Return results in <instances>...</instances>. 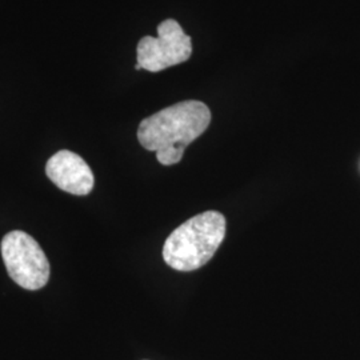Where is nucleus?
<instances>
[{
  "instance_id": "obj_1",
  "label": "nucleus",
  "mask_w": 360,
  "mask_h": 360,
  "mask_svg": "<svg viewBox=\"0 0 360 360\" xmlns=\"http://www.w3.org/2000/svg\"><path fill=\"white\" fill-rule=\"evenodd\" d=\"M210 123L211 111L206 104L186 101L143 119L138 141L147 151L156 153L160 165L174 166L183 159L187 146L206 132Z\"/></svg>"
},
{
  "instance_id": "obj_2",
  "label": "nucleus",
  "mask_w": 360,
  "mask_h": 360,
  "mask_svg": "<svg viewBox=\"0 0 360 360\" xmlns=\"http://www.w3.org/2000/svg\"><path fill=\"white\" fill-rule=\"evenodd\" d=\"M226 236V218L207 211L188 219L172 231L163 247V259L171 269L195 271L215 255Z\"/></svg>"
},
{
  "instance_id": "obj_3",
  "label": "nucleus",
  "mask_w": 360,
  "mask_h": 360,
  "mask_svg": "<svg viewBox=\"0 0 360 360\" xmlns=\"http://www.w3.org/2000/svg\"><path fill=\"white\" fill-rule=\"evenodd\" d=\"M1 257L13 282L37 291L50 279V263L38 242L23 231L7 233L1 240Z\"/></svg>"
},
{
  "instance_id": "obj_4",
  "label": "nucleus",
  "mask_w": 360,
  "mask_h": 360,
  "mask_svg": "<svg viewBox=\"0 0 360 360\" xmlns=\"http://www.w3.org/2000/svg\"><path fill=\"white\" fill-rule=\"evenodd\" d=\"M191 53L193 39L174 19L162 22L158 26V38L144 37L136 49L138 65L154 74L187 62Z\"/></svg>"
},
{
  "instance_id": "obj_5",
  "label": "nucleus",
  "mask_w": 360,
  "mask_h": 360,
  "mask_svg": "<svg viewBox=\"0 0 360 360\" xmlns=\"http://www.w3.org/2000/svg\"><path fill=\"white\" fill-rule=\"evenodd\" d=\"M46 174L52 183L65 193L84 196L94 188V174L82 156L62 150L50 158Z\"/></svg>"
},
{
  "instance_id": "obj_6",
  "label": "nucleus",
  "mask_w": 360,
  "mask_h": 360,
  "mask_svg": "<svg viewBox=\"0 0 360 360\" xmlns=\"http://www.w3.org/2000/svg\"><path fill=\"white\" fill-rule=\"evenodd\" d=\"M135 70H142V67L136 63V65H135Z\"/></svg>"
}]
</instances>
